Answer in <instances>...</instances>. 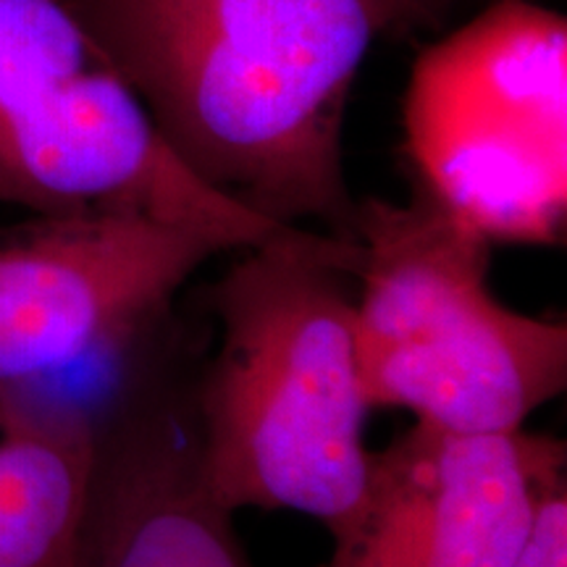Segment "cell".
<instances>
[{
    "label": "cell",
    "mask_w": 567,
    "mask_h": 567,
    "mask_svg": "<svg viewBox=\"0 0 567 567\" xmlns=\"http://www.w3.org/2000/svg\"><path fill=\"white\" fill-rule=\"evenodd\" d=\"M239 252L210 289L221 339L193 386L203 473L229 513L292 509L337 536L373 460L344 284L358 243L297 226Z\"/></svg>",
    "instance_id": "cell-2"
},
{
    "label": "cell",
    "mask_w": 567,
    "mask_h": 567,
    "mask_svg": "<svg viewBox=\"0 0 567 567\" xmlns=\"http://www.w3.org/2000/svg\"><path fill=\"white\" fill-rule=\"evenodd\" d=\"M90 473V413L0 392V567H71Z\"/></svg>",
    "instance_id": "cell-8"
},
{
    "label": "cell",
    "mask_w": 567,
    "mask_h": 567,
    "mask_svg": "<svg viewBox=\"0 0 567 567\" xmlns=\"http://www.w3.org/2000/svg\"><path fill=\"white\" fill-rule=\"evenodd\" d=\"M421 189L488 243L557 245L567 224V21L499 0L425 48L405 95Z\"/></svg>",
    "instance_id": "cell-5"
},
{
    "label": "cell",
    "mask_w": 567,
    "mask_h": 567,
    "mask_svg": "<svg viewBox=\"0 0 567 567\" xmlns=\"http://www.w3.org/2000/svg\"><path fill=\"white\" fill-rule=\"evenodd\" d=\"M197 179L281 226L354 239L352 82L444 0H71Z\"/></svg>",
    "instance_id": "cell-1"
},
{
    "label": "cell",
    "mask_w": 567,
    "mask_h": 567,
    "mask_svg": "<svg viewBox=\"0 0 567 567\" xmlns=\"http://www.w3.org/2000/svg\"><path fill=\"white\" fill-rule=\"evenodd\" d=\"M509 567H567L565 444L547 439Z\"/></svg>",
    "instance_id": "cell-10"
},
{
    "label": "cell",
    "mask_w": 567,
    "mask_h": 567,
    "mask_svg": "<svg viewBox=\"0 0 567 567\" xmlns=\"http://www.w3.org/2000/svg\"><path fill=\"white\" fill-rule=\"evenodd\" d=\"M547 436H463L415 423L373 452L326 567H509Z\"/></svg>",
    "instance_id": "cell-7"
},
{
    "label": "cell",
    "mask_w": 567,
    "mask_h": 567,
    "mask_svg": "<svg viewBox=\"0 0 567 567\" xmlns=\"http://www.w3.org/2000/svg\"><path fill=\"white\" fill-rule=\"evenodd\" d=\"M354 352L371 410L463 436L515 434L565 392L567 323L488 289L492 243L417 189L354 213Z\"/></svg>",
    "instance_id": "cell-3"
},
{
    "label": "cell",
    "mask_w": 567,
    "mask_h": 567,
    "mask_svg": "<svg viewBox=\"0 0 567 567\" xmlns=\"http://www.w3.org/2000/svg\"><path fill=\"white\" fill-rule=\"evenodd\" d=\"M71 567H250L231 513L187 467L151 465L90 499Z\"/></svg>",
    "instance_id": "cell-9"
},
{
    "label": "cell",
    "mask_w": 567,
    "mask_h": 567,
    "mask_svg": "<svg viewBox=\"0 0 567 567\" xmlns=\"http://www.w3.org/2000/svg\"><path fill=\"white\" fill-rule=\"evenodd\" d=\"M218 252L200 234L132 213L0 226V392L142 334Z\"/></svg>",
    "instance_id": "cell-6"
},
{
    "label": "cell",
    "mask_w": 567,
    "mask_h": 567,
    "mask_svg": "<svg viewBox=\"0 0 567 567\" xmlns=\"http://www.w3.org/2000/svg\"><path fill=\"white\" fill-rule=\"evenodd\" d=\"M0 208L132 213L245 250L297 229L176 158L71 0H0Z\"/></svg>",
    "instance_id": "cell-4"
}]
</instances>
